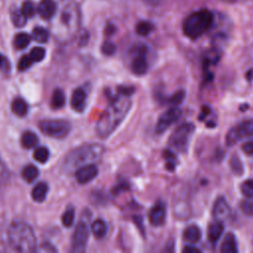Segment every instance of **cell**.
Here are the masks:
<instances>
[{"label": "cell", "instance_id": "32", "mask_svg": "<svg viewBox=\"0 0 253 253\" xmlns=\"http://www.w3.org/2000/svg\"><path fill=\"white\" fill-rule=\"evenodd\" d=\"M74 215H75V211L73 208H68L66 209V211L63 212L61 220L64 226L69 227L72 225L73 221H74Z\"/></svg>", "mask_w": 253, "mask_h": 253}, {"label": "cell", "instance_id": "47", "mask_svg": "<svg viewBox=\"0 0 253 253\" xmlns=\"http://www.w3.org/2000/svg\"><path fill=\"white\" fill-rule=\"evenodd\" d=\"M223 1H225V2H228V3H231V2H235L236 0H223Z\"/></svg>", "mask_w": 253, "mask_h": 253}, {"label": "cell", "instance_id": "29", "mask_svg": "<svg viewBox=\"0 0 253 253\" xmlns=\"http://www.w3.org/2000/svg\"><path fill=\"white\" fill-rule=\"evenodd\" d=\"M48 157H49V151L44 146L38 147L34 151V158L39 163H45L48 160Z\"/></svg>", "mask_w": 253, "mask_h": 253}, {"label": "cell", "instance_id": "44", "mask_svg": "<svg viewBox=\"0 0 253 253\" xmlns=\"http://www.w3.org/2000/svg\"><path fill=\"white\" fill-rule=\"evenodd\" d=\"M36 251H42V252H56V249H55L52 245H50V244H48V243H42V244L40 246V248L37 249Z\"/></svg>", "mask_w": 253, "mask_h": 253}, {"label": "cell", "instance_id": "12", "mask_svg": "<svg viewBox=\"0 0 253 253\" xmlns=\"http://www.w3.org/2000/svg\"><path fill=\"white\" fill-rule=\"evenodd\" d=\"M166 217V206L162 201H158L149 211L148 218L153 226H160L164 223Z\"/></svg>", "mask_w": 253, "mask_h": 253}, {"label": "cell", "instance_id": "37", "mask_svg": "<svg viewBox=\"0 0 253 253\" xmlns=\"http://www.w3.org/2000/svg\"><path fill=\"white\" fill-rule=\"evenodd\" d=\"M230 166H231V169L232 171L236 174V175H241L243 173V166H242V163L239 159L238 156L236 155H233L231 157V160H230Z\"/></svg>", "mask_w": 253, "mask_h": 253}, {"label": "cell", "instance_id": "45", "mask_svg": "<svg viewBox=\"0 0 253 253\" xmlns=\"http://www.w3.org/2000/svg\"><path fill=\"white\" fill-rule=\"evenodd\" d=\"M183 252H185V253H200L201 250L193 245H187L186 247H184Z\"/></svg>", "mask_w": 253, "mask_h": 253}, {"label": "cell", "instance_id": "17", "mask_svg": "<svg viewBox=\"0 0 253 253\" xmlns=\"http://www.w3.org/2000/svg\"><path fill=\"white\" fill-rule=\"evenodd\" d=\"M223 228H224V225L222 223V220H218V219H215L214 221H212L209 227H208V238H209V241L214 245L218 240L219 238L221 237V234L223 232Z\"/></svg>", "mask_w": 253, "mask_h": 253}, {"label": "cell", "instance_id": "2", "mask_svg": "<svg viewBox=\"0 0 253 253\" xmlns=\"http://www.w3.org/2000/svg\"><path fill=\"white\" fill-rule=\"evenodd\" d=\"M129 96L119 91V94L102 113L96 125V133L99 137H108L124 121L131 107Z\"/></svg>", "mask_w": 253, "mask_h": 253}, {"label": "cell", "instance_id": "46", "mask_svg": "<svg viewBox=\"0 0 253 253\" xmlns=\"http://www.w3.org/2000/svg\"><path fill=\"white\" fill-rule=\"evenodd\" d=\"M144 2H146L147 4H149V5H158V4H160L163 0H143Z\"/></svg>", "mask_w": 253, "mask_h": 253}, {"label": "cell", "instance_id": "43", "mask_svg": "<svg viewBox=\"0 0 253 253\" xmlns=\"http://www.w3.org/2000/svg\"><path fill=\"white\" fill-rule=\"evenodd\" d=\"M9 177V172L7 167L5 166L4 162L0 158V183L5 182Z\"/></svg>", "mask_w": 253, "mask_h": 253}, {"label": "cell", "instance_id": "20", "mask_svg": "<svg viewBox=\"0 0 253 253\" xmlns=\"http://www.w3.org/2000/svg\"><path fill=\"white\" fill-rule=\"evenodd\" d=\"M48 192V186L44 182L38 183L32 190V198L37 203H42L45 200Z\"/></svg>", "mask_w": 253, "mask_h": 253}, {"label": "cell", "instance_id": "27", "mask_svg": "<svg viewBox=\"0 0 253 253\" xmlns=\"http://www.w3.org/2000/svg\"><path fill=\"white\" fill-rule=\"evenodd\" d=\"M32 38L38 42H46L49 38V33L46 29L42 27H36L32 32Z\"/></svg>", "mask_w": 253, "mask_h": 253}, {"label": "cell", "instance_id": "30", "mask_svg": "<svg viewBox=\"0 0 253 253\" xmlns=\"http://www.w3.org/2000/svg\"><path fill=\"white\" fill-rule=\"evenodd\" d=\"M240 191L245 198H253V178H249L243 181L240 185Z\"/></svg>", "mask_w": 253, "mask_h": 253}, {"label": "cell", "instance_id": "36", "mask_svg": "<svg viewBox=\"0 0 253 253\" xmlns=\"http://www.w3.org/2000/svg\"><path fill=\"white\" fill-rule=\"evenodd\" d=\"M33 63H34V60L31 58V56L29 54H25L21 57V59L18 62V70L25 71L28 68H30Z\"/></svg>", "mask_w": 253, "mask_h": 253}, {"label": "cell", "instance_id": "38", "mask_svg": "<svg viewBox=\"0 0 253 253\" xmlns=\"http://www.w3.org/2000/svg\"><path fill=\"white\" fill-rule=\"evenodd\" d=\"M242 211L248 215H253V202L250 200H244L240 204Z\"/></svg>", "mask_w": 253, "mask_h": 253}, {"label": "cell", "instance_id": "6", "mask_svg": "<svg viewBox=\"0 0 253 253\" xmlns=\"http://www.w3.org/2000/svg\"><path fill=\"white\" fill-rule=\"evenodd\" d=\"M194 132L195 125L193 123H184L180 125L169 137V146L178 152H187Z\"/></svg>", "mask_w": 253, "mask_h": 253}, {"label": "cell", "instance_id": "10", "mask_svg": "<svg viewBox=\"0 0 253 253\" xmlns=\"http://www.w3.org/2000/svg\"><path fill=\"white\" fill-rule=\"evenodd\" d=\"M182 116V111L180 108L173 107L165 111L158 119L155 126L156 133H163L167 130L173 124H175Z\"/></svg>", "mask_w": 253, "mask_h": 253}, {"label": "cell", "instance_id": "23", "mask_svg": "<svg viewBox=\"0 0 253 253\" xmlns=\"http://www.w3.org/2000/svg\"><path fill=\"white\" fill-rule=\"evenodd\" d=\"M65 105V95L61 89H55L52 93L50 106L52 109L57 110Z\"/></svg>", "mask_w": 253, "mask_h": 253}, {"label": "cell", "instance_id": "40", "mask_svg": "<svg viewBox=\"0 0 253 253\" xmlns=\"http://www.w3.org/2000/svg\"><path fill=\"white\" fill-rule=\"evenodd\" d=\"M102 52L106 55H112L116 52V45L112 42H105L102 45Z\"/></svg>", "mask_w": 253, "mask_h": 253}, {"label": "cell", "instance_id": "22", "mask_svg": "<svg viewBox=\"0 0 253 253\" xmlns=\"http://www.w3.org/2000/svg\"><path fill=\"white\" fill-rule=\"evenodd\" d=\"M21 143L25 148H33L39 143V138L35 132L27 130L22 134Z\"/></svg>", "mask_w": 253, "mask_h": 253}, {"label": "cell", "instance_id": "28", "mask_svg": "<svg viewBox=\"0 0 253 253\" xmlns=\"http://www.w3.org/2000/svg\"><path fill=\"white\" fill-rule=\"evenodd\" d=\"M27 17L22 13L21 9L13 8L11 10V20L16 27H23L27 22Z\"/></svg>", "mask_w": 253, "mask_h": 253}, {"label": "cell", "instance_id": "16", "mask_svg": "<svg viewBox=\"0 0 253 253\" xmlns=\"http://www.w3.org/2000/svg\"><path fill=\"white\" fill-rule=\"evenodd\" d=\"M56 4L53 0H42L37 8L38 14L44 20H50L56 11Z\"/></svg>", "mask_w": 253, "mask_h": 253}, {"label": "cell", "instance_id": "34", "mask_svg": "<svg viewBox=\"0 0 253 253\" xmlns=\"http://www.w3.org/2000/svg\"><path fill=\"white\" fill-rule=\"evenodd\" d=\"M29 55L34 60V62H40L44 58L45 50H44V48H42L41 46H36L30 51Z\"/></svg>", "mask_w": 253, "mask_h": 253}, {"label": "cell", "instance_id": "15", "mask_svg": "<svg viewBox=\"0 0 253 253\" xmlns=\"http://www.w3.org/2000/svg\"><path fill=\"white\" fill-rule=\"evenodd\" d=\"M86 100L87 95L86 92L82 88H77L73 91L70 104L74 111L76 112H82L86 107Z\"/></svg>", "mask_w": 253, "mask_h": 253}, {"label": "cell", "instance_id": "4", "mask_svg": "<svg viewBox=\"0 0 253 253\" xmlns=\"http://www.w3.org/2000/svg\"><path fill=\"white\" fill-rule=\"evenodd\" d=\"M104 152V146L98 143L81 145L66 155L64 159V167L68 171H73L84 165L94 164L101 159Z\"/></svg>", "mask_w": 253, "mask_h": 253}, {"label": "cell", "instance_id": "3", "mask_svg": "<svg viewBox=\"0 0 253 253\" xmlns=\"http://www.w3.org/2000/svg\"><path fill=\"white\" fill-rule=\"evenodd\" d=\"M8 243L18 252H34L37 250L36 235L30 225L24 221H13L7 232Z\"/></svg>", "mask_w": 253, "mask_h": 253}, {"label": "cell", "instance_id": "14", "mask_svg": "<svg viewBox=\"0 0 253 253\" xmlns=\"http://www.w3.org/2000/svg\"><path fill=\"white\" fill-rule=\"evenodd\" d=\"M229 213V206L225 200L224 197L220 196L218 197L214 203H213V207H212V215L215 219L218 220H222L223 218H225Z\"/></svg>", "mask_w": 253, "mask_h": 253}, {"label": "cell", "instance_id": "35", "mask_svg": "<svg viewBox=\"0 0 253 253\" xmlns=\"http://www.w3.org/2000/svg\"><path fill=\"white\" fill-rule=\"evenodd\" d=\"M21 11L22 13L27 17V18H31L35 15L36 13V8H35V5L32 1L30 0H27L25 1L23 4H22V7H21Z\"/></svg>", "mask_w": 253, "mask_h": 253}, {"label": "cell", "instance_id": "8", "mask_svg": "<svg viewBox=\"0 0 253 253\" xmlns=\"http://www.w3.org/2000/svg\"><path fill=\"white\" fill-rule=\"evenodd\" d=\"M253 135V119L244 120L237 125H235L233 127H231L226 136H225V142L227 146H232L236 142L250 137Z\"/></svg>", "mask_w": 253, "mask_h": 253}, {"label": "cell", "instance_id": "26", "mask_svg": "<svg viewBox=\"0 0 253 253\" xmlns=\"http://www.w3.org/2000/svg\"><path fill=\"white\" fill-rule=\"evenodd\" d=\"M32 37L26 33H20L17 34L14 38V46L17 49H23L25 47H27L31 42Z\"/></svg>", "mask_w": 253, "mask_h": 253}, {"label": "cell", "instance_id": "9", "mask_svg": "<svg viewBox=\"0 0 253 253\" xmlns=\"http://www.w3.org/2000/svg\"><path fill=\"white\" fill-rule=\"evenodd\" d=\"M89 225L86 219H80L77 223L75 230L71 238V251L72 252H83L86 248V244L89 237Z\"/></svg>", "mask_w": 253, "mask_h": 253}, {"label": "cell", "instance_id": "33", "mask_svg": "<svg viewBox=\"0 0 253 253\" xmlns=\"http://www.w3.org/2000/svg\"><path fill=\"white\" fill-rule=\"evenodd\" d=\"M163 157L166 160V169L169 171H173L176 166V156L170 150H165L163 153Z\"/></svg>", "mask_w": 253, "mask_h": 253}, {"label": "cell", "instance_id": "21", "mask_svg": "<svg viewBox=\"0 0 253 253\" xmlns=\"http://www.w3.org/2000/svg\"><path fill=\"white\" fill-rule=\"evenodd\" d=\"M11 110L16 116L25 117L28 113V105L24 99L17 97L12 101Z\"/></svg>", "mask_w": 253, "mask_h": 253}, {"label": "cell", "instance_id": "1", "mask_svg": "<svg viewBox=\"0 0 253 253\" xmlns=\"http://www.w3.org/2000/svg\"><path fill=\"white\" fill-rule=\"evenodd\" d=\"M50 31L57 42H66L74 38L80 27V10L74 0H60L50 19Z\"/></svg>", "mask_w": 253, "mask_h": 253}, {"label": "cell", "instance_id": "31", "mask_svg": "<svg viewBox=\"0 0 253 253\" xmlns=\"http://www.w3.org/2000/svg\"><path fill=\"white\" fill-rule=\"evenodd\" d=\"M153 25L150 22L147 21H141L139 22L136 27H135V31L138 35L140 36H147L148 34H150L153 30Z\"/></svg>", "mask_w": 253, "mask_h": 253}, {"label": "cell", "instance_id": "11", "mask_svg": "<svg viewBox=\"0 0 253 253\" xmlns=\"http://www.w3.org/2000/svg\"><path fill=\"white\" fill-rule=\"evenodd\" d=\"M146 48L143 45L138 46L135 56L133 57L131 63H130V68L131 71L136 74V75H143L146 73L148 69V62L146 59Z\"/></svg>", "mask_w": 253, "mask_h": 253}, {"label": "cell", "instance_id": "18", "mask_svg": "<svg viewBox=\"0 0 253 253\" xmlns=\"http://www.w3.org/2000/svg\"><path fill=\"white\" fill-rule=\"evenodd\" d=\"M202 231L199 226L191 224L187 226L183 232V239L188 244H196L201 240Z\"/></svg>", "mask_w": 253, "mask_h": 253}, {"label": "cell", "instance_id": "24", "mask_svg": "<svg viewBox=\"0 0 253 253\" xmlns=\"http://www.w3.org/2000/svg\"><path fill=\"white\" fill-rule=\"evenodd\" d=\"M91 229L96 238H103L107 233V224L103 219H96L92 223Z\"/></svg>", "mask_w": 253, "mask_h": 253}, {"label": "cell", "instance_id": "19", "mask_svg": "<svg viewBox=\"0 0 253 253\" xmlns=\"http://www.w3.org/2000/svg\"><path fill=\"white\" fill-rule=\"evenodd\" d=\"M220 252H222V253H237L238 252L236 238L233 233L228 232L224 236L221 246H220Z\"/></svg>", "mask_w": 253, "mask_h": 253}, {"label": "cell", "instance_id": "7", "mask_svg": "<svg viewBox=\"0 0 253 253\" xmlns=\"http://www.w3.org/2000/svg\"><path fill=\"white\" fill-rule=\"evenodd\" d=\"M39 127L45 135L53 138H63L70 131V124L64 120H43Z\"/></svg>", "mask_w": 253, "mask_h": 253}, {"label": "cell", "instance_id": "39", "mask_svg": "<svg viewBox=\"0 0 253 253\" xmlns=\"http://www.w3.org/2000/svg\"><path fill=\"white\" fill-rule=\"evenodd\" d=\"M0 70L5 73L10 72V70H11V64H10L9 59L1 52H0Z\"/></svg>", "mask_w": 253, "mask_h": 253}, {"label": "cell", "instance_id": "41", "mask_svg": "<svg viewBox=\"0 0 253 253\" xmlns=\"http://www.w3.org/2000/svg\"><path fill=\"white\" fill-rule=\"evenodd\" d=\"M184 97H185V92L183 90H179L175 94L172 95V97L169 99V102L171 104H176L177 105V104H180L183 101Z\"/></svg>", "mask_w": 253, "mask_h": 253}, {"label": "cell", "instance_id": "25", "mask_svg": "<svg viewBox=\"0 0 253 253\" xmlns=\"http://www.w3.org/2000/svg\"><path fill=\"white\" fill-rule=\"evenodd\" d=\"M38 176H39V170L36 166L32 164L27 165L22 170V177L28 183H32L33 181H35L38 178Z\"/></svg>", "mask_w": 253, "mask_h": 253}, {"label": "cell", "instance_id": "13", "mask_svg": "<svg viewBox=\"0 0 253 253\" xmlns=\"http://www.w3.org/2000/svg\"><path fill=\"white\" fill-rule=\"evenodd\" d=\"M98 175V169L94 164L84 165L75 170V178L79 184H87Z\"/></svg>", "mask_w": 253, "mask_h": 253}, {"label": "cell", "instance_id": "5", "mask_svg": "<svg viewBox=\"0 0 253 253\" xmlns=\"http://www.w3.org/2000/svg\"><path fill=\"white\" fill-rule=\"evenodd\" d=\"M213 22L212 14L206 9L190 14L183 22L182 29L184 35L191 39L196 40L202 37L211 27Z\"/></svg>", "mask_w": 253, "mask_h": 253}, {"label": "cell", "instance_id": "42", "mask_svg": "<svg viewBox=\"0 0 253 253\" xmlns=\"http://www.w3.org/2000/svg\"><path fill=\"white\" fill-rule=\"evenodd\" d=\"M241 149L242 151L248 155V156H253V140H248L246 142H244L241 145Z\"/></svg>", "mask_w": 253, "mask_h": 253}]
</instances>
